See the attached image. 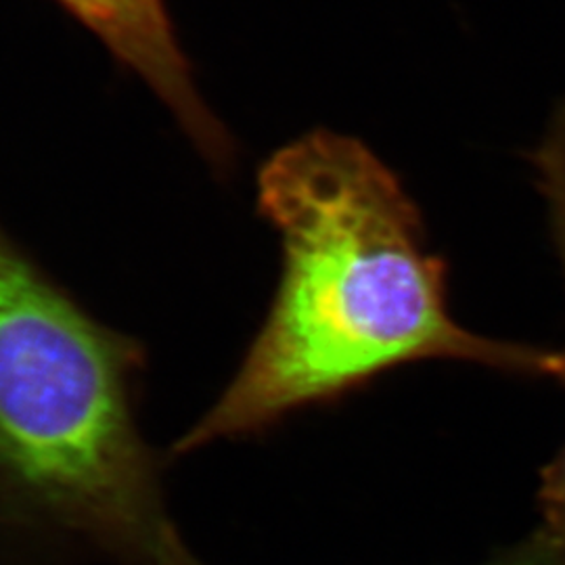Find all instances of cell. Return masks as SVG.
I'll list each match as a JSON object with an SVG mask.
<instances>
[{
    "instance_id": "4",
    "label": "cell",
    "mask_w": 565,
    "mask_h": 565,
    "mask_svg": "<svg viewBox=\"0 0 565 565\" xmlns=\"http://www.w3.org/2000/svg\"><path fill=\"white\" fill-rule=\"evenodd\" d=\"M530 160L548 205L553 239L565 270V99L548 121L543 141L530 153ZM539 503L545 513L546 530L565 541V446L541 471Z\"/></svg>"
},
{
    "instance_id": "5",
    "label": "cell",
    "mask_w": 565,
    "mask_h": 565,
    "mask_svg": "<svg viewBox=\"0 0 565 565\" xmlns=\"http://www.w3.org/2000/svg\"><path fill=\"white\" fill-rule=\"evenodd\" d=\"M492 565H565V541L543 527L525 545Z\"/></svg>"
},
{
    "instance_id": "3",
    "label": "cell",
    "mask_w": 565,
    "mask_h": 565,
    "mask_svg": "<svg viewBox=\"0 0 565 565\" xmlns=\"http://www.w3.org/2000/svg\"><path fill=\"white\" fill-rule=\"evenodd\" d=\"M174 114L210 163L226 170L233 142L203 103L163 0H57Z\"/></svg>"
},
{
    "instance_id": "2",
    "label": "cell",
    "mask_w": 565,
    "mask_h": 565,
    "mask_svg": "<svg viewBox=\"0 0 565 565\" xmlns=\"http://www.w3.org/2000/svg\"><path fill=\"white\" fill-rule=\"evenodd\" d=\"M141 343L0 228V565H198L142 436Z\"/></svg>"
},
{
    "instance_id": "1",
    "label": "cell",
    "mask_w": 565,
    "mask_h": 565,
    "mask_svg": "<svg viewBox=\"0 0 565 565\" xmlns=\"http://www.w3.org/2000/svg\"><path fill=\"white\" fill-rule=\"evenodd\" d=\"M258 210L281 237L275 298L242 366L172 455L258 438L427 359L564 382L565 352L484 338L450 317L445 258L427 249L417 203L363 141L315 130L285 145L258 174Z\"/></svg>"
}]
</instances>
